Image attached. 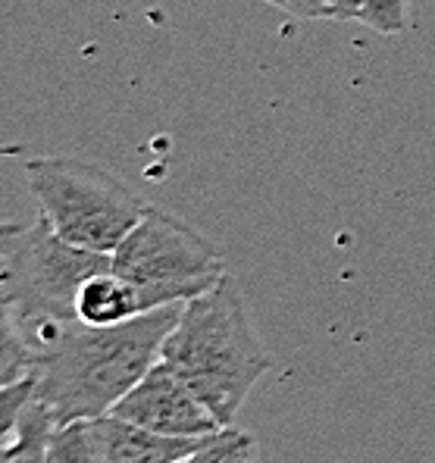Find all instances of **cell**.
Instances as JSON below:
<instances>
[{"mask_svg": "<svg viewBox=\"0 0 435 463\" xmlns=\"http://www.w3.org/2000/svg\"><path fill=\"white\" fill-rule=\"evenodd\" d=\"M25 182L41 220L63 241L94 254H113L151 207L119 175L76 156L29 160Z\"/></svg>", "mask_w": 435, "mask_h": 463, "instance_id": "obj_3", "label": "cell"}, {"mask_svg": "<svg viewBox=\"0 0 435 463\" xmlns=\"http://www.w3.org/2000/svg\"><path fill=\"white\" fill-rule=\"evenodd\" d=\"M326 10V19H336V23H351L360 19V0H319Z\"/></svg>", "mask_w": 435, "mask_h": 463, "instance_id": "obj_15", "label": "cell"}, {"mask_svg": "<svg viewBox=\"0 0 435 463\" xmlns=\"http://www.w3.org/2000/svg\"><path fill=\"white\" fill-rule=\"evenodd\" d=\"M163 360L194 388L222 426H235L251 388L273 370V357L251 323L232 276L182 304L179 323L163 342Z\"/></svg>", "mask_w": 435, "mask_h": 463, "instance_id": "obj_2", "label": "cell"}, {"mask_svg": "<svg viewBox=\"0 0 435 463\" xmlns=\"http://www.w3.org/2000/svg\"><path fill=\"white\" fill-rule=\"evenodd\" d=\"M110 413L154 429V432L182 435V439H207L226 429L194 394V388L163 357L128 388V394Z\"/></svg>", "mask_w": 435, "mask_h": 463, "instance_id": "obj_6", "label": "cell"}, {"mask_svg": "<svg viewBox=\"0 0 435 463\" xmlns=\"http://www.w3.org/2000/svg\"><path fill=\"white\" fill-rule=\"evenodd\" d=\"M110 269L141 291L145 310H157L198 298L220 282L226 263L201 232L151 203L110 254Z\"/></svg>", "mask_w": 435, "mask_h": 463, "instance_id": "obj_4", "label": "cell"}, {"mask_svg": "<svg viewBox=\"0 0 435 463\" xmlns=\"http://www.w3.org/2000/svg\"><path fill=\"white\" fill-rule=\"evenodd\" d=\"M0 463H16V458H13V441L0 451Z\"/></svg>", "mask_w": 435, "mask_h": 463, "instance_id": "obj_17", "label": "cell"}, {"mask_svg": "<svg viewBox=\"0 0 435 463\" xmlns=\"http://www.w3.org/2000/svg\"><path fill=\"white\" fill-rule=\"evenodd\" d=\"M94 445L100 463H182L210 439H182V435H163L117 413L91 420Z\"/></svg>", "mask_w": 435, "mask_h": 463, "instance_id": "obj_7", "label": "cell"}, {"mask_svg": "<svg viewBox=\"0 0 435 463\" xmlns=\"http://www.w3.org/2000/svg\"><path fill=\"white\" fill-rule=\"evenodd\" d=\"M263 4L276 6V10L288 13L298 19H326V10L319 0H263Z\"/></svg>", "mask_w": 435, "mask_h": 463, "instance_id": "obj_14", "label": "cell"}, {"mask_svg": "<svg viewBox=\"0 0 435 463\" xmlns=\"http://www.w3.org/2000/svg\"><path fill=\"white\" fill-rule=\"evenodd\" d=\"M104 269H110V254H94L63 241L38 216L35 226H25L0 257V288L10 298L23 329H32L41 323L76 319L81 282Z\"/></svg>", "mask_w": 435, "mask_h": 463, "instance_id": "obj_5", "label": "cell"}, {"mask_svg": "<svg viewBox=\"0 0 435 463\" xmlns=\"http://www.w3.org/2000/svg\"><path fill=\"white\" fill-rule=\"evenodd\" d=\"M32 366H35V347L25 335L10 298L0 288V388L29 379Z\"/></svg>", "mask_w": 435, "mask_h": 463, "instance_id": "obj_9", "label": "cell"}, {"mask_svg": "<svg viewBox=\"0 0 435 463\" xmlns=\"http://www.w3.org/2000/svg\"><path fill=\"white\" fill-rule=\"evenodd\" d=\"M44 463H100L98 445H94V432H91V420L53 426L51 439H47Z\"/></svg>", "mask_w": 435, "mask_h": 463, "instance_id": "obj_10", "label": "cell"}, {"mask_svg": "<svg viewBox=\"0 0 435 463\" xmlns=\"http://www.w3.org/2000/svg\"><path fill=\"white\" fill-rule=\"evenodd\" d=\"M379 35H401L407 29V0H360V19Z\"/></svg>", "mask_w": 435, "mask_h": 463, "instance_id": "obj_13", "label": "cell"}, {"mask_svg": "<svg viewBox=\"0 0 435 463\" xmlns=\"http://www.w3.org/2000/svg\"><path fill=\"white\" fill-rule=\"evenodd\" d=\"M257 460V445L248 432L235 426L220 429L216 435H210L207 441L182 463H254Z\"/></svg>", "mask_w": 435, "mask_h": 463, "instance_id": "obj_11", "label": "cell"}, {"mask_svg": "<svg viewBox=\"0 0 435 463\" xmlns=\"http://www.w3.org/2000/svg\"><path fill=\"white\" fill-rule=\"evenodd\" d=\"M179 313L182 304H166L119 326L60 319L25 329L35 347V401L51 413L53 426L110 413L160 360Z\"/></svg>", "mask_w": 435, "mask_h": 463, "instance_id": "obj_1", "label": "cell"}, {"mask_svg": "<svg viewBox=\"0 0 435 463\" xmlns=\"http://www.w3.org/2000/svg\"><path fill=\"white\" fill-rule=\"evenodd\" d=\"M141 313H147L141 291L113 269L85 279L76 295V319L85 326H119Z\"/></svg>", "mask_w": 435, "mask_h": 463, "instance_id": "obj_8", "label": "cell"}, {"mask_svg": "<svg viewBox=\"0 0 435 463\" xmlns=\"http://www.w3.org/2000/svg\"><path fill=\"white\" fill-rule=\"evenodd\" d=\"M23 232H25V226H23V222H16V220H4V222H0V257H4L6 250L13 248V241H16Z\"/></svg>", "mask_w": 435, "mask_h": 463, "instance_id": "obj_16", "label": "cell"}, {"mask_svg": "<svg viewBox=\"0 0 435 463\" xmlns=\"http://www.w3.org/2000/svg\"><path fill=\"white\" fill-rule=\"evenodd\" d=\"M35 398V379H23V383H13L0 388V451L16 439L19 420H23L25 407Z\"/></svg>", "mask_w": 435, "mask_h": 463, "instance_id": "obj_12", "label": "cell"}, {"mask_svg": "<svg viewBox=\"0 0 435 463\" xmlns=\"http://www.w3.org/2000/svg\"><path fill=\"white\" fill-rule=\"evenodd\" d=\"M254 463H257V460H254Z\"/></svg>", "mask_w": 435, "mask_h": 463, "instance_id": "obj_18", "label": "cell"}]
</instances>
